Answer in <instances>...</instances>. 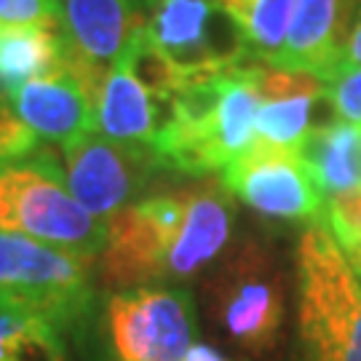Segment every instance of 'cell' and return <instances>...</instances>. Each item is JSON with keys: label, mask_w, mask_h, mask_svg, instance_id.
I'll use <instances>...</instances> for the list:
<instances>
[{"label": "cell", "mask_w": 361, "mask_h": 361, "mask_svg": "<svg viewBox=\"0 0 361 361\" xmlns=\"http://www.w3.org/2000/svg\"><path fill=\"white\" fill-rule=\"evenodd\" d=\"M244 65L171 97L166 123L153 145L166 171L188 180L219 177L233 158L255 145L259 97Z\"/></svg>", "instance_id": "cell-1"}, {"label": "cell", "mask_w": 361, "mask_h": 361, "mask_svg": "<svg viewBox=\"0 0 361 361\" xmlns=\"http://www.w3.org/2000/svg\"><path fill=\"white\" fill-rule=\"evenodd\" d=\"M295 305L300 361H361V279L324 219L295 244Z\"/></svg>", "instance_id": "cell-2"}, {"label": "cell", "mask_w": 361, "mask_h": 361, "mask_svg": "<svg viewBox=\"0 0 361 361\" xmlns=\"http://www.w3.org/2000/svg\"><path fill=\"white\" fill-rule=\"evenodd\" d=\"M204 310L231 348L246 356L271 353L286 319V271L276 249L246 238L225 252L207 276Z\"/></svg>", "instance_id": "cell-3"}, {"label": "cell", "mask_w": 361, "mask_h": 361, "mask_svg": "<svg viewBox=\"0 0 361 361\" xmlns=\"http://www.w3.org/2000/svg\"><path fill=\"white\" fill-rule=\"evenodd\" d=\"M0 300L83 337L97 313V255L0 231Z\"/></svg>", "instance_id": "cell-4"}, {"label": "cell", "mask_w": 361, "mask_h": 361, "mask_svg": "<svg viewBox=\"0 0 361 361\" xmlns=\"http://www.w3.org/2000/svg\"><path fill=\"white\" fill-rule=\"evenodd\" d=\"M91 326L104 361H180L198 340L195 297L177 284L104 292Z\"/></svg>", "instance_id": "cell-5"}, {"label": "cell", "mask_w": 361, "mask_h": 361, "mask_svg": "<svg viewBox=\"0 0 361 361\" xmlns=\"http://www.w3.org/2000/svg\"><path fill=\"white\" fill-rule=\"evenodd\" d=\"M0 231L86 255H99L104 244V222L78 204L49 150L0 169Z\"/></svg>", "instance_id": "cell-6"}, {"label": "cell", "mask_w": 361, "mask_h": 361, "mask_svg": "<svg viewBox=\"0 0 361 361\" xmlns=\"http://www.w3.org/2000/svg\"><path fill=\"white\" fill-rule=\"evenodd\" d=\"M145 30L185 78L204 83L255 59L244 27L219 0H142Z\"/></svg>", "instance_id": "cell-7"}, {"label": "cell", "mask_w": 361, "mask_h": 361, "mask_svg": "<svg viewBox=\"0 0 361 361\" xmlns=\"http://www.w3.org/2000/svg\"><path fill=\"white\" fill-rule=\"evenodd\" d=\"M182 214L180 188L147 193L104 219L97 255V284L104 292L164 284L169 246Z\"/></svg>", "instance_id": "cell-8"}, {"label": "cell", "mask_w": 361, "mask_h": 361, "mask_svg": "<svg viewBox=\"0 0 361 361\" xmlns=\"http://www.w3.org/2000/svg\"><path fill=\"white\" fill-rule=\"evenodd\" d=\"M59 166L75 201L97 219L147 195L161 171V158L147 145L118 142L97 131L78 134L59 145Z\"/></svg>", "instance_id": "cell-9"}, {"label": "cell", "mask_w": 361, "mask_h": 361, "mask_svg": "<svg viewBox=\"0 0 361 361\" xmlns=\"http://www.w3.org/2000/svg\"><path fill=\"white\" fill-rule=\"evenodd\" d=\"M222 185L257 214L286 222H322L324 190L297 153L255 145L222 169Z\"/></svg>", "instance_id": "cell-10"}, {"label": "cell", "mask_w": 361, "mask_h": 361, "mask_svg": "<svg viewBox=\"0 0 361 361\" xmlns=\"http://www.w3.org/2000/svg\"><path fill=\"white\" fill-rule=\"evenodd\" d=\"M180 193L182 214L169 246L164 284L185 286L225 257L233 241L235 198L217 177L185 182Z\"/></svg>", "instance_id": "cell-11"}, {"label": "cell", "mask_w": 361, "mask_h": 361, "mask_svg": "<svg viewBox=\"0 0 361 361\" xmlns=\"http://www.w3.org/2000/svg\"><path fill=\"white\" fill-rule=\"evenodd\" d=\"M359 16L361 0H297L273 65L302 70L329 83Z\"/></svg>", "instance_id": "cell-12"}, {"label": "cell", "mask_w": 361, "mask_h": 361, "mask_svg": "<svg viewBox=\"0 0 361 361\" xmlns=\"http://www.w3.org/2000/svg\"><path fill=\"white\" fill-rule=\"evenodd\" d=\"M70 49L97 67L116 65L145 30L142 0H59Z\"/></svg>", "instance_id": "cell-13"}, {"label": "cell", "mask_w": 361, "mask_h": 361, "mask_svg": "<svg viewBox=\"0 0 361 361\" xmlns=\"http://www.w3.org/2000/svg\"><path fill=\"white\" fill-rule=\"evenodd\" d=\"M8 99L38 140L62 145L94 131V99L67 70L27 80Z\"/></svg>", "instance_id": "cell-14"}, {"label": "cell", "mask_w": 361, "mask_h": 361, "mask_svg": "<svg viewBox=\"0 0 361 361\" xmlns=\"http://www.w3.org/2000/svg\"><path fill=\"white\" fill-rule=\"evenodd\" d=\"M171 110V99H158L131 75L118 59L107 70L97 102H94V131L118 142L153 147Z\"/></svg>", "instance_id": "cell-15"}, {"label": "cell", "mask_w": 361, "mask_h": 361, "mask_svg": "<svg viewBox=\"0 0 361 361\" xmlns=\"http://www.w3.org/2000/svg\"><path fill=\"white\" fill-rule=\"evenodd\" d=\"M65 30L40 25H0V91L11 97L27 80L65 70Z\"/></svg>", "instance_id": "cell-16"}, {"label": "cell", "mask_w": 361, "mask_h": 361, "mask_svg": "<svg viewBox=\"0 0 361 361\" xmlns=\"http://www.w3.org/2000/svg\"><path fill=\"white\" fill-rule=\"evenodd\" d=\"M300 158L316 174L324 195L361 185V121H332L308 134Z\"/></svg>", "instance_id": "cell-17"}, {"label": "cell", "mask_w": 361, "mask_h": 361, "mask_svg": "<svg viewBox=\"0 0 361 361\" xmlns=\"http://www.w3.org/2000/svg\"><path fill=\"white\" fill-rule=\"evenodd\" d=\"M0 361H70V337L51 322L0 300Z\"/></svg>", "instance_id": "cell-18"}, {"label": "cell", "mask_w": 361, "mask_h": 361, "mask_svg": "<svg viewBox=\"0 0 361 361\" xmlns=\"http://www.w3.org/2000/svg\"><path fill=\"white\" fill-rule=\"evenodd\" d=\"M324 102H326V91L324 94H297V97L259 102L257 123H255L257 142L279 147V150H289V153H300L308 134L316 129L313 126V110Z\"/></svg>", "instance_id": "cell-19"}, {"label": "cell", "mask_w": 361, "mask_h": 361, "mask_svg": "<svg viewBox=\"0 0 361 361\" xmlns=\"http://www.w3.org/2000/svg\"><path fill=\"white\" fill-rule=\"evenodd\" d=\"M244 27L255 59L273 62L286 40L297 0H219Z\"/></svg>", "instance_id": "cell-20"}, {"label": "cell", "mask_w": 361, "mask_h": 361, "mask_svg": "<svg viewBox=\"0 0 361 361\" xmlns=\"http://www.w3.org/2000/svg\"><path fill=\"white\" fill-rule=\"evenodd\" d=\"M121 62L126 65L131 75L140 80V86L147 89L158 99H171L177 91L185 89V78L177 67L169 62V56L153 43L147 30H140L129 49L123 51Z\"/></svg>", "instance_id": "cell-21"}, {"label": "cell", "mask_w": 361, "mask_h": 361, "mask_svg": "<svg viewBox=\"0 0 361 361\" xmlns=\"http://www.w3.org/2000/svg\"><path fill=\"white\" fill-rule=\"evenodd\" d=\"M324 222L345 259H361V185L324 195Z\"/></svg>", "instance_id": "cell-22"}, {"label": "cell", "mask_w": 361, "mask_h": 361, "mask_svg": "<svg viewBox=\"0 0 361 361\" xmlns=\"http://www.w3.org/2000/svg\"><path fill=\"white\" fill-rule=\"evenodd\" d=\"M0 25H40L65 30L59 0H0Z\"/></svg>", "instance_id": "cell-23"}, {"label": "cell", "mask_w": 361, "mask_h": 361, "mask_svg": "<svg viewBox=\"0 0 361 361\" xmlns=\"http://www.w3.org/2000/svg\"><path fill=\"white\" fill-rule=\"evenodd\" d=\"M326 102L337 121H361V67L326 83Z\"/></svg>", "instance_id": "cell-24"}, {"label": "cell", "mask_w": 361, "mask_h": 361, "mask_svg": "<svg viewBox=\"0 0 361 361\" xmlns=\"http://www.w3.org/2000/svg\"><path fill=\"white\" fill-rule=\"evenodd\" d=\"M180 361H241V359H233L228 356L225 350L214 348V345H209V343H201V340H195L190 350L182 356Z\"/></svg>", "instance_id": "cell-25"}, {"label": "cell", "mask_w": 361, "mask_h": 361, "mask_svg": "<svg viewBox=\"0 0 361 361\" xmlns=\"http://www.w3.org/2000/svg\"><path fill=\"white\" fill-rule=\"evenodd\" d=\"M0 169H6V166H3V161H0Z\"/></svg>", "instance_id": "cell-26"}]
</instances>
